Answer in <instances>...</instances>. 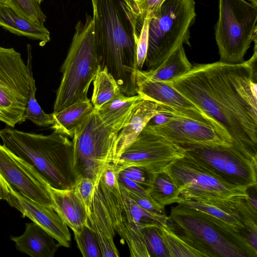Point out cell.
Masks as SVG:
<instances>
[{
    "label": "cell",
    "mask_w": 257,
    "mask_h": 257,
    "mask_svg": "<svg viewBox=\"0 0 257 257\" xmlns=\"http://www.w3.org/2000/svg\"><path fill=\"white\" fill-rule=\"evenodd\" d=\"M253 42L247 61L195 63L169 83L220 124L232 146L257 159V39Z\"/></svg>",
    "instance_id": "1"
},
{
    "label": "cell",
    "mask_w": 257,
    "mask_h": 257,
    "mask_svg": "<svg viewBox=\"0 0 257 257\" xmlns=\"http://www.w3.org/2000/svg\"><path fill=\"white\" fill-rule=\"evenodd\" d=\"M94 42L100 69L106 68L121 92L138 94L136 83L139 12L134 0H91Z\"/></svg>",
    "instance_id": "2"
},
{
    "label": "cell",
    "mask_w": 257,
    "mask_h": 257,
    "mask_svg": "<svg viewBox=\"0 0 257 257\" xmlns=\"http://www.w3.org/2000/svg\"><path fill=\"white\" fill-rule=\"evenodd\" d=\"M3 145L27 162L51 188L73 189L77 180L73 144L66 136L26 133L7 127L0 131Z\"/></svg>",
    "instance_id": "3"
},
{
    "label": "cell",
    "mask_w": 257,
    "mask_h": 257,
    "mask_svg": "<svg viewBox=\"0 0 257 257\" xmlns=\"http://www.w3.org/2000/svg\"><path fill=\"white\" fill-rule=\"evenodd\" d=\"M167 226L205 257H256L255 250L239 230L202 211L178 204Z\"/></svg>",
    "instance_id": "4"
},
{
    "label": "cell",
    "mask_w": 257,
    "mask_h": 257,
    "mask_svg": "<svg viewBox=\"0 0 257 257\" xmlns=\"http://www.w3.org/2000/svg\"><path fill=\"white\" fill-rule=\"evenodd\" d=\"M100 68L94 42L93 20L92 16L86 14L85 21H79L75 26L62 65V77L57 90L53 113L89 100L88 89Z\"/></svg>",
    "instance_id": "5"
},
{
    "label": "cell",
    "mask_w": 257,
    "mask_h": 257,
    "mask_svg": "<svg viewBox=\"0 0 257 257\" xmlns=\"http://www.w3.org/2000/svg\"><path fill=\"white\" fill-rule=\"evenodd\" d=\"M134 107L107 121H102L94 109L75 130L72 141L77 178H88L96 182L105 168L114 164L118 134L128 123Z\"/></svg>",
    "instance_id": "6"
},
{
    "label": "cell",
    "mask_w": 257,
    "mask_h": 257,
    "mask_svg": "<svg viewBox=\"0 0 257 257\" xmlns=\"http://www.w3.org/2000/svg\"><path fill=\"white\" fill-rule=\"evenodd\" d=\"M196 14L194 0H165L151 17L145 64L159 66L180 45L191 47L190 29Z\"/></svg>",
    "instance_id": "7"
},
{
    "label": "cell",
    "mask_w": 257,
    "mask_h": 257,
    "mask_svg": "<svg viewBox=\"0 0 257 257\" xmlns=\"http://www.w3.org/2000/svg\"><path fill=\"white\" fill-rule=\"evenodd\" d=\"M218 10L215 36L219 61L241 63L257 39V6L245 0H219Z\"/></svg>",
    "instance_id": "8"
},
{
    "label": "cell",
    "mask_w": 257,
    "mask_h": 257,
    "mask_svg": "<svg viewBox=\"0 0 257 257\" xmlns=\"http://www.w3.org/2000/svg\"><path fill=\"white\" fill-rule=\"evenodd\" d=\"M32 76L30 55L25 64L14 49L0 47V121L11 127L24 121Z\"/></svg>",
    "instance_id": "9"
},
{
    "label": "cell",
    "mask_w": 257,
    "mask_h": 257,
    "mask_svg": "<svg viewBox=\"0 0 257 257\" xmlns=\"http://www.w3.org/2000/svg\"><path fill=\"white\" fill-rule=\"evenodd\" d=\"M179 197L197 201L247 198V190L230 185L207 168L184 155L166 170Z\"/></svg>",
    "instance_id": "10"
},
{
    "label": "cell",
    "mask_w": 257,
    "mask_h": 257,
    "mask_svg": "<svg viewBox=\"0 0 257 257\" xmlns=\"http://www.w3.org/2000/svg\"><path fill=\"white\" fill-rule=\"evenodd\" d=\"M180 146L185 155L207 168L225 182L247 190L256 188L257 159L232 145Z\"/></svg>",
    "instance_id": "11"
},
{
    "label": "cell",
    "mask_w": 257,
    "mask_h": 257,
    "mask_svg": "<svg viewBox=\"0 0 257 257\" xmlns=\"http://www.w3.org/2000/svg\"><path fill=\"white\" fill-rule=\"evenodd\" d=\"M184 155L182 147L147 125L113 164L118 173L127 167L137 166L156 175L165 171Z\"/></svg>",
    "instance_id": "12"
},
{
    "label": "cell",
    "mask_w": 257,
    "mask_h": 257,
    "mask_svg": "<svg viewBox=\"0 0 257 257\" xmlns=\"http://www.w3.org/2000/svg\"><path fill=\"white\" fill-rule=\"evenodd\" d=\"M94 189L106 209L113 230L126 243L131 256L150 257L142 228L131 209L128 192L120 185L118 189L109 190L100 177L95 182Z\"/></svg>",
    "instance_id": "13"
},
{
    "label": "cell",
    "mask_w": 257,
    "mask_h": 257,
    "mask_svg": "<svg viewBox=\"0 0 257 257\" xmlns=\"http://www.w3.org/2000/svg\"><path fill=\"white\" fill-rule=\"evenodd\" d=\"M0 176L18 193L53 209L49 186L32 166L1 144Z\"/></svg>",
    "instance_id": "14"
},
{
    "label": "cell",
    "mask_w": 257,
    "mask_h": 257,
    "mask_svg": "<svg viewBox=\"0 0 257 257\" xmlns=\"http://www.w3.org/2000/svg\"><path fill=\"white\" fill-rule=\"evenodd\" d=\"M0 199L4 200L51 235L60 246H70L71 234L59 214L50 207L40 204L18 193L0 176Z\"/></svg>",
    "instance_id": "15"
},
{
    "label": "cell",
    "mask_w": 257,
    "mask_h": 257,
    "mask_svg": "<svg viewBox=\"0 0 257 257\" xmlns=\"http://www.w3.org/2000/svg\"><path fill=\"white\" fill-rule=\"evenodd\" d=\"M136 83L137 94L144 98L165 104L185 117L208 124L230 140L220 124L174 89L169 82L149 80L142 75L138 69Z\"/></svg>",
    "instance_id": "16"
},
{
    "label": "cell",
    "mask_w": 257,
    "mask_h": 257,
    "mask_svg": "<svg viewBox=\"0 0 257 257\" xmlns=\"http://www.w3.org/2000/svg\"><path fill=\"white\" fill-rule=\"evenodd\" d=\"M149 126L168 141L179 146L231 145L230 140L213 127L181 115H173L162 123Z\"/></svg>",
    "instance_id": "17"
},
{
    "label": "cell",
    "mask_w": 257,
    "mask_h": 257,
    "mask_svg": "<svg viewBox=\"0 0 257 257\" xmlns=\"http://www.w3.org/2000/svg\"><path fill=\"white\" fill-rule=\"evenodd\" d=\"M160 113L182 115L165 104L145 98L134 107L128 123L118 134L114 164H116L123 152L136 139L151 118Z\"/></svg>",
    "instance_id": "18"
},
{
    "label": "cell",
    "mask_w": 257,
    "mask_h": 257,
    "mask_svg": "<svg viewBox=\"0 0 257 257\" xmlns=\"http://www.w3.org/2000/svg\"><path fill=\"white\" fill-rule=\"evenodd\" d=\"M235 199H216L197 201L178 197L173 203L182 204L212 215L240 230L249 241V235L244 225L240 210V200Z\"/></svg>",
    "instance_id": "19"
},
{
    "label": "cell",
    "mask_w": 257,
    "mask_h": 257,
    "mask_svg": "<svg viewBox=\"0 0 257 257\" xmlns=\"http://www.w3.org/2000/svg\"><path fill=\"white\" fill-rule=\"evenodd\" d=\"M88 224L98 243L102 256L118 257L119 254L114 242L113 230L106 209L98 193L94 189L87 213Z\"/></svg>",
    "instance_id": "20"
},
{
    "label": "cell",
    "mask_w": 257,
    "mask_h": 257,
    "mask_svg": "<svg viewBox=\"0 0 257 257\" xmlns=\"http://www.w3.org/2000/svg\"><path fill=\"white\" fill-rule=\"evenodd\" d=\"M49 190L53 201V209L73 233L79 232L84 226L88 224L85 207L73 188L61 190L49 186Z\"/></svg>",
    "instance_id": "21"
},
{
    "label": "cell",
    "mask_w": 257,
    "mask_h": 257,
    "mask_svg": "<svg viewBox=\"0 0 257 257\" xmlns=\"http://www.w3.org/2000/svg\"><path fill=\"white\" fill-rule=\"evenodd\" d=\"M17 249L31 257H53L60 246L54 238L37 223H26L25 231L20 236H11Z\"/></svg>",
    "instance_id": "22"
},
{
    "label": "cell",
    "mask_w": 257,
    "mask_h": 257,
    "mask_svg": "<svg viewBox=\"0 0 257 257\" xmlns=\"http://www.w3.org/2000/svg\"><path fill=\"white\" fill-rule=\"evenodd\" d=\"M0 26L19 36L38 40L41 46L50 40V32L44 25L27 20L3 2H0Z\"/></svg>",
    "instance_id": "23"
},
{
    "label": "cell",
    "mask_w": 257,
    "mask_h": 257,
    "mask_svg": "<svg viewBox=\"0 0 257 257\" xmlns=\"http://www.w3.org/2000/svg\"><path fill=\"white\" fill-rule=\"evenodd\" d=\"M192 67L181 44L157 67L139 71L152 81L169 82L189 71Z\"/></svg>",
    "instance_id": "24"
},
{
    "label": "cell",
    "mask_w": 257,
    "mask_h": 257,
    "mask_svg": "<svg viewBox=\"0 0 257 257\" xmlns=\"http://www.w3.org/2000/svg\"><path fill=\"white\" fill-rule=\"evenodd\" d=\"M94 109L89 99L72 104L58 112H53L54 122L52 128L54 132L73 138L75 130L86 121Z\"/></svg>",
    "instance_id": "25"
},
{
    "label": "cell",
    "mask_w": 257,
    "mask_h": 257,
    "mask_svg": "<svg viewBox=\"0 0 257 257\" xmlns=\"http://www.w3.org/2000/svg\"><path fill=\"white\" fill-rule=\"evenodd\" d=\"M92 82L91 102L95 109H99L121 92L116 81L105 67L98 70Z\"/></svg>",
    "instance_id": "26"
},
{
    "label": "cell",
    "mask_w": 257,
    "mask_h": 257,
    "mask_svg": "<svg viewBox=\"0 0 257 257\" xmlns=\"http://www.w3.org/2000/svg\"><path fill=\"white\" fill-rule=\"evenodd\" d=\"M148 193L156 204L163 208L173 204L179 196L176 185L166 171L155 175Z\"/></svg>",
    "instance_id": "27"
},
{
    "label": "cell",
    "mask_w": 257,
    "mask_h": 257,
    "mask_svg": "<svg viewBox=\"0 0 257 257\" xmlns=\"http://www.w3.org/2000/svg\"><path fill=\"white\" fill-rule=\"evenodd\" d=\"M159 228L170 257H205L201 251L191 246L167 225H160Z\"/></svg>",
    "instance_id": "28"
},
{
    "label": "cell",
    "mask_w": 257,
    "mask_h": 257,
    "mask_svg": "<svg viewBox=\"0 0 257 257\" xmlns=\"http://www.w3.org/2000/svg\"><path fill=\"white\" fill-rule=\"evenodd\" d=\"M143 98L140 94L126 96L120 92L96 110L102 121H109L121 116Z\"/></svg>",
    "instance_id": "29"
},
{
    "label": "cell",
    "mask_w": 257,
    "mask_h": 257,
    "mask_svg": "<svg viewBox=\"0 0 257 257\" xmlns=\"http://www.w3.org/2000/svg\"><path fill=\"white\" fill-rule=\"evenodd\" d=\"M37 88L33 76L31 80V91L29 100L23 116V120H30L40 126H47L53 125L54 122L53 113L47 114L41 108L35 98Z\"/></svg>",
    "instance_id": "30"
},
{
    "label": "cell",
    "mask_w": 257,
    "mask_h": 257,
    "mask_svg": "<svg viewBox=\"0 0 257 257\" xmlns=\"http://www.w3.org/2000/svg\"><path fill=\"white\" fill-rule=\"evenodd\" d=\"M43 0H7L18 14L28 20L44 25L46 16L41 8Z\"/></svg>",
    "instance_id": "31"
},
{
    "label": "cell",
    "mask_w": 257,
    "mask_h": 257,
    "mask_svg": "<svg viewBox=\"0 0 257 257\" xmlns=\"http://www.w3.org/2000/svg\"><path fill=\"white\" fill-rule=\"evenodd\" d=\"M160 225L146 226L142 233L150 257H170L160 232Z\"/></svg>",
    "instance_id": "32"
},
{
    "label": "cell",
    "mask_w": 257,
    "mask_h": 257,
    "mask_svg": "<svg viewBox=\"0 0 257 257\" xmlns=\"http://www.w3.org/2000/svg\"><path fill=\"white\" fill-rule=\"evenodd\" d=\"M77 246L84 257H102L95 234L88 225L77 233H74Z\"/></svg>",
    "instance_id": "33"
},
{
    "label": "cell",
    "mask_w": 257,
    "mask_h": 257,
    "mask_svg": "<svg viewBox=\"0 0 257 257\" xmlns=\"http://www.w3.org/2000/svg\"><path fill=\"white\" fill-rule=\"evenodd\" d=\"M151 17L147 15L144 18L138 36L137 43V66L142 70L146 57L148 44V30Z\"/></svg>",
    "instance_id": "34"
},
{
    "label": "cell",
    "mask_w": 257,
    "mask_h": 257,
    "mask_svg": "<svg viewBox=\"0 0 257 257\" xmlns=\"http://www.w3.org/2000/svg\"><path fill=\"white\" fill-rule=\"evenodd\" d=\"M120 172L141 186L147 192L151 188L156 175L149 173L145 169L137 166L127 167Z\"/></svg>",
    "instance_id": "35"
},
{
    "label": "cell",
    "mask_w": 257,
    "mask_h": 257,
    "mask_svg": "<svg viewBox=\"0 0 257 257\" xmlns=\"http://www.w3.org/2000/svg\"><path fill=\"white\" fill-rule=\"evenodd\" d=\"M95 182L92 180L85 177H79L73 188L74 191L84 205L88 213Z\"/></svg>",
    "instance_id": "36"
},
{
    "label": "cell",
    "mask_w": 257,
    "mask_h": 257,
    "mask_svg": "<svg viewBox=\"0 0 257 257\" xmlns=\"http://www.w3.org/2000/svg\"><path fill=\"white\" fill-rule=\"evenodd\" d=\"M139 12V23L142 25L147 15H153L165 0H134Z\"/></svg>",
    "instance_id": "37"
},
{
    "label": "cell",
    "mask_w": 257,
    "mask_h": 257,
    "mask_svg": "<svg viewBox=\"0 0 257 257\" xmlns=\"http://www.w3.org/2000/svg\"><path fill=\"white\" fill-rule=\"evenodd\" d=\"M119 185L127 191L130 193L140 197L151 200L148 192L141 186L124 176L119 172L118 176Z\"/></svg>",
    "instance_id": "38"
},
{
    "label": "cell",
    "mask_w": 257,
    "mask_h": 257,
    "mask_svg": "<svg viewBox=\"0 0 257 257\" xmlns=\"http://www.w3.org/2000/svg\"><path fill=\"white\" fill-rule=\"evenodd\" d=\"M118 172L113 164L108 165L103 170L100 179L104 185L109 190H116L119 188L118 182Z\"/></svg>",
    "instance_id": "39"
},
{
    "label": "cell",
    "mask_w": 257,
    "mask_h": 257,
    "mask_svg": "<svg viewBox=\"0 0 257 257\" xmlns=\"http://www.w3.org/2000/svg\"><path fill=\"white\" fill-rule=\"evenodd\" d=\"M128 193L133 200L145 210L155 214H166L165 208L158 206L151 200L140 197L129 192Z\"/></svg>",
    "instance_id": "40"
},
{
    "label": "cell",
    "mask_w": 257,
    "mask_h": 257,
    "mask_svg": "<svg viewBox=\"0 0 257 257\" xmlns=\"http://www.w3.org/2000/svg\"><path fill=\"white\" fill-rule=\"evenodd\" d=\"M251 4L257 6V0H249Z\"/></svg>",
    "instance_id": "41"
},
{
    "label": "cell",
    "mask_w": 257,
    "mask_h": 257,
    "mask_svg": "<svg viewBox=\"0 0 257 257\" xmlns=\"http://www.w3.org/2000/svg\"><path fill=\"white\" fill-rule=\"evenodd\" d=\"M0 2H3L7 3V0H0Z\"/></svg>",
    "instance_id": "42"
}]
</instances>
